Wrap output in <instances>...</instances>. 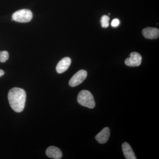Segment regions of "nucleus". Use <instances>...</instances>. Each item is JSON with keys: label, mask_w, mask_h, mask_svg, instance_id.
I'll return each instance as SVG.
<instances>
[{"label": "nucleus", "mask_w": 159, "mask_h": 159, "mask_svg": "<svg viewBox=\"0 0 159 159\" xmlns=\"http://www.w3.org/2000/svg\"><path fill=\"white\" fill-rule=\"evenodd\" d=\"M8 99L11 108L16 112L24 110L25 105L26 94L23 89L13 88L9 90Z\"/></svg>", "instance_id": "obj_1"}, {"label": "nucleus", "mask_w": 159, "mask_h": 159, "mask_svg": "<svg viewBox=\"0 0 159 159\" xmlns=\"http://www.w3.org/2000/svg\"><path fill=\"white\" fill-rule=\"evenodd\" d=\"M77 99L80 104L89 108H93L96 106L94 97L89 91L83 90L80 91L77 96Z\"/></svg>", "instance_id": "obj_2"}, {"label": "nucleus", "mask_w": 159, "mask_h": 159, "mask_svg": "<svg viewBox=\"0 0 159 159\" xmlns=\"http://www.w3.org/2000/svg\"><path fill=\"white\" fill-rule=\"evenodd\" d=\"M33 14L31 10L23 9L15 12L12 16V20L20 23H28L32 20Z\"/></svg>", "instance_id": "obj_3"}, {"label": "nucleus", "mask_w": 159, "mask_h": 159, "mask_svg": "<svg viewBox=\"0 0 159 159\" xmlns=\"http://www.w3.org/2000/svg\"><path fill=\"white\" fill-rule=\"evenodd\" d=\"M87 77V72L85 70L78 71L74 74L69 81V85L71 87H75L82 83Z\"/></svg>", "instance_id": "obj_4"}, {"label": "nucleus", "mask_w": 159, "mask_h": 159, "mask_svg": "<svg viewBox=\"0 0 159 159\" xmlns=\"http://www.w3.org/2000/svg\"><path fill=\"white\" fill-rule=\"evenodd\" d=\"M130 57L126 58L125 61V64L128 66H139L142 61L141 54L136 52H132L129 55Z\"/></svg>", "instance_id": "obj_5"}, {"label": "nucleus", "mask_w": 159, "mask_h": 159, "mask_svg": "<svg viewBox=\"0 0 159 159\" xmlns=\"http://www.w3.org/2000/svg\"><path fill=\"white\" fill-rule=\"evenodd\" d=\"M71 63V60L70 57H64L57 63L56 71L58 74H61L68 69Z\"/></svg>", "instance_id": "obj_6"}, {"label": "nucleus", "mask_w": 159, "mask_h": 159, "mask_svg": "<svg viewBox=\"0 0 159 159\" xmlns=\"http://www.w3.org/2000/svg\"><path fill=\"white\" fill-rule=\"evenodd\" d=\"M142 33L143 36L148 39H156L159 37V30L157 28H145L142 30Z\"/></svg>", "instance_id": "obj_7"}, {"label": "nucleus", "mask_w": 159, "mask_h": 159, "mask_svg": "<svg viewBox=\"0 0 159 159\" xmlns=\"http://www.w3.org/2000/svg\"><path fill=\"white\" fill-rule=\"evenodd\" d=\"M110 135V130L108 127L103 128L99 134H97L95 138L97 142L100 144H104L108 141Z\"/></svg>", "instance_id": "obj_8"}, {"label": "nucleus", "mask_w": 159, "mask_h": 159, "mask_svg": "<svg viewBox=\"0 0 159 159\" xmlns=\"http://www.w3.org/2000/svg\"><path fill=\"white\" fill-rule=\"evenodd\" d=\"M46 154L49 157L54 159H60L62 157L61 150L55 146H50L46 150Z\"/></svg>", "instance_id": "obj_9"}, {"label": "nucleus", "mask_w": 159, "mask_h": 159, "mask_svg": "<svg viewBox=\"0 0 159 159\" xmlns=\"http://www.w3.org/2000/svg\"><path fill=\"white\" fill-rule=\"evenodd\" d=\"M122 149L123 154L126 159H137L132 148L127 142H124L122 144Z\"/></svg>", "instance_id": "obj_10"}, {"label": "nucleus", "mask_w": 159, "mask_h": 159, "mask_svg": "<svg viewBox=\"0 0 159 159\" xmlns=\"http://www.w3.org/2000/svg\"><path fill=\"white\" fill-rule=\"evenodd\" d=\"M110 20V17L108 16L103 15L101 17L100 20L101 26L102 28H107L109 26V21Z\"/></svg>", "instance_id": "obj_11"}, {"label": "nucleus", "mask_w": 159, "mask_h": 159, "mask_svg": "<svg viewBox=\"0 0 159 159\" xmlns=\"http://www.w3.org/2000/svg\"><path fill=\"white\" fill-rule=\"evenodd\" d=\"M9 58V54L8 51H0V62H5Z\"/></svg>", "instance_id": "obj_12"}, {"label": "nucleus", "mask_w": 159, "mask_h": 159, "mask_svg": "<svg viewBox=\"0 0 159 159\" xmlns=\"http://www.w3.org/2000/svg\"><path fill=\"white\" fill-rule=\"evenodd\" d=\"M119 25H120V21L118 19H114L112 21L111 23V26L113 27H115V28L118 27Z\"/></svg>", "instance_id": "obj_13"}, {"label": "nucleus", "mask_w": 159, "mask_h": 159, "mask_svg": "<svg viewBox=\"0 0 159 159\" xmlns=\"http://www.w3.org/2000/svg\"><path fill=\"white\" fill-rule=\"evenodd\" d=\"M5 74V72L2 70H0V77H2L4 74Z\"/></svg>", "instance_id": "obj_14"}]
</instances>
